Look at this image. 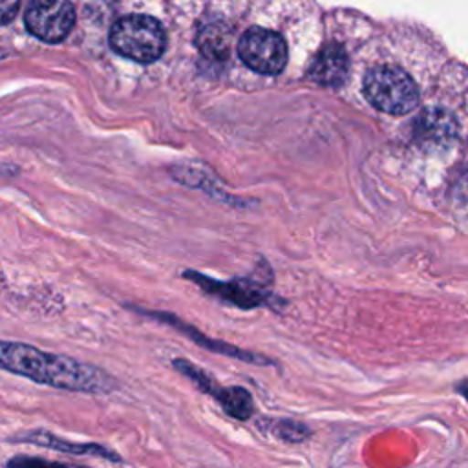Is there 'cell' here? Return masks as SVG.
I'll list each match as a JSON object with an SVG mask.
<instances>
[{"mask_svg":"<svg viewBox=\"0 0 468 468\" xmlns=\"http://www.w3.org/2000/svg\"><path fill=\"white\" fill-rule=\"evenodd\" d=\"M196 42L210 60H225L230 53V29L221 22H210L199 29Z\"/></svg>","mask_w":468,"mask_h":468,"instance_id":"obj_12","label":"cell"},{"mask_svg":"<svg viewBox=\"0 0 468 468\" xmlns=\"http://www.w3.org/2000/svg\"><path fill=\"white\" fill-rule=\"evenodd\" d=\"M4 468H73L66 463H58V461H49L44 457H37V455H13L7 459Z\"/></svg>","mask_w":468,"mask_h":468,"instance_id":"obj_14","label":"cell"},{"mask_svg":"<svg viewBox=\"0 0 468 468\" xmlns=\"http://www.w3.org/2000/svg\"><path fill=\"white\" fill-rule=\"evenodd\" d=\"M260 428L265 433H271L282 442H289V444L303 442L313 433L307 424L294 419H265L263 422H260Z\"/></svg>","mask_w":468,"mask_h":468,"instance_id":"obj_13","label":"cell"},{"mask_svg":"<svg viewBox=\"0 0 468 468\" xmlns=\"http://www.w3.org/2000/svg\"><path fill=\"white\" fill-rule=\"evenodd\" d=\"M185 278L196 282L207 294L218 296L225 302H230L241 309H254L269 302V283H271V272L260 274V276H245L236 278L230 282H216L201 272L196 271H185Z\"/></svg>","mask_w":468,"mask_h":468,"instance_id":"obj_5","label":"cell"},{"mask_svg":"<svg viewBox=\"0 0 468 468\" xmlns=\"http://www.w3.org/2000/svg\"><path fill=\"white\" fill-rule=\"evenodd\" d=\"M115 53L135 62H155L166 48V33L161 22L150 15L133 13L117 18L108 35Z\"/></svg>","mask_w":468,"mask_h":468,"instance_id":"obj_2","label":"cell"},{"mask_svg":"<svg viewBox=\"0 0 468 468\" xmlns=\"http://www.w3.org/2000/svg\"><path fill=\"white\" fill-rule=\"evenodd\" d=\"M172 366L185 375L197 389H201L203 393L210 395L212 399L218 400V404L223 408V411L236 419V420H249L254 413V400L252 395L241 388V386H218L214 382V378L205 373L201 367H197L196 364L177 358L172 362Z\"/></svg>","mask_w":468,"mask_h":468,"instance_id":"obj_6","label":"cell"},{"mask_svg":"<svg viewBox=\"0 0 468 468\" xmlns=\"http://www.w3.org/2000/svg\"><path fill=\"white\" fill-rule=\"evenodd\" d=\"M364 95L377 110L391 115H404L419 102L415 80L393 64H378L366 73Z\"/></svg>","mask_w":468,"mask_h":468,"instance_id":"obj_3","label":"cell"},{"mask_svg":"<svg viewBox=\"0 0 468 468\" xmlns=\"http://www.w3.org/2000/svg\"><path fill=\"white\" fill-rule=\"evenodd\" d=\"M18 7H20V4L18 2H15V0H4L2 4H0V13H2V24H7L15 15H16V11H18Z\"/></svg>","mask_w":468,"mask_h":468,"instance_id":"obj_15","label":"cell"},{"mask_svg":"<svg viewBox=\"0 0 468 468\" xmlns=\"http://www.w3.org/2000/svg\"><path fill=\"white\" fill-rule=\"evenodd\" d=\"M238 55L245 66L261 75H276L287 64L285 38L267 27H250L238 40Z\"/></svg>","mask_w":468,"mask_h":468,"instance_id":"obj_4","label":"cell"},{"mask_svg":"<svg viewBox=\"0 0 468 468\" xmlns=\"http://www.w3.org/2000/svg\"><path fill=\"white\" fill-rule=\"evenodd\" d=\"M2 367L27 377L38 384H46L68 391L106 393L115 388V380L102 369L79 362L64 355L40 351L33 346L4 340L0 346Z\"/></svg>","mask_w":468,"mask_h":468,"instance_id":"obj_1","label":"cell"},{"mask_svg":"<svg viewBox=\"0 0 468 468\" xmlns=\"http://www.w3.org/2000/svg\"><path fill=\"white\" fill-rule=\"evenodd\" d=\"M413 135L422 146H446L457 135V122L450 112L428 108L415 119Z\"/></svg>","mask_w":468,"mask_h":468,"instance_id":"obj_9","label":"cell"},{"mask_svg":"<svg viewBox=\"0 0 468 468\" xmlns=\"http://www.w3.org/2000/svg\"><path fill=\"white\" fill-rule=\"evenodd\" d=\"M347 71L349 58L346 49L340 44H327L316 53L307 77L320 86L338 88L347 79Z\"/></svg>","mask_w":468,"mask_h":468,"instance_id":"obj_10","label":"cell"},{"mask_svg":"<svg viewBox=\"0 0 468 468\" xmlns=\"http://www.w3.org/2000/svg\"><path fill=\"white\" fill-rule=\"evenodd\" d=\"M457 391L468 400V380H463V382L457 386Z\"/></svg>","mask_w":468,"mask_h":468,"instance_id":"obj_16","label":"cell"},{"mask_svg":"<svg viewBox=\"0 0 468 468\" xmlns=\"http://www.w3.org/2000/svg\"><path fill=\"white\" fill-rule=\"evenodd\" d=\"M150 314H152V316H155V318H159V320H165V324H170V325H174V327L181 329L183 333H186V335H188V338H192L194 342H197V344H199V346H203V347L207 346V347H208V349H212L214 353H221V355H227V356L238 358V360L250 362V364H260V366H263V364H272L269 358H265V356H261V355L249 353V351H245V349H239V347L230 346V344H225V342H212L208 336L199 335L194 327H188V325L181 324V320H179V318H176V316H172V314H165V313H150Z\"/></svg>","mask_w":468,"mask_h":468,"instance_id":"obj_11","label":"cell"},{"mask_svg":"<svg viewBox=\"0 0 468 468\" xmlns=\"http://www.w3.org/2000/svg\"><path fill=\"white\" fill-rule=\"evenodd\" d=\"M24 24L33 37L51 44L60 42L69 35L75 24L73 4L66 0H35L26 9Z\"/></svg>","mask_w":468,"mask_h":468,"instance_id":"obj_7","label":"cell"},{"mask_svg":"<svg viewBox=\"0 0 468 468\" xmlns=\"http://www.w3.org/2000/svg\"><path fill=\"white\" fill-rule=\"evenodd\" d=\"M13 441L16 442H29V444H37L48 450H55V452H62V453H69V455H91V457H101L104 461H112V463H121V455L113 450H110L108 446H102L99 442H73V441H66L62 437H57L55 433L48 431V430H35V431H27L20 437H15Z\"/></svg>","mask_w":468,"mask_h":468,"instance_id":"obj_8","label":"cell"}]
</instances>
